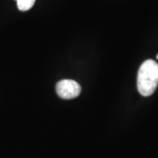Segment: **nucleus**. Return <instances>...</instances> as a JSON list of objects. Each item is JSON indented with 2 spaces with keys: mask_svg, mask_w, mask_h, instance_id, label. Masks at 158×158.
<instances>
[{
  "mask_svg": "<svg viewBox=\"0 0 158 158\" xmlns=\"http://www.w3.org/2000/svg\"><path fill=\"white\" fill-rule=\"evenodd\" d=\"M158 85V63L147 60L141 65L137 77V88L144 97L151 96Z\"/></svg>",
  "mask_w": 158,
  "mask_h": 158,
  "instance_id": "obj_1",
  "label": "nucleus"
},
{
  "mask_svg": "<svg viewBox=\"0 0 158 158\" xmlns=\"http://www.w3.org/2000/svg\"><path fill=\"white\" fill-rule=\"evenodd\" d=\"M56 93L62 99H72L81 93V86L77 82L70 79H63L56 85Z\"/></svg>",
  "mask_w": 158,
  "mask_h": 158,
  "instance_id": "obj_2",
  "label": "nucleus"
},
{
  "mask_svg": "<svg viewBox=\"0 0 158 158\" xmlns=\"http://www.w3.org/2000/svg\"><path fill=\"white\" fill-rule=\"evenodd\" d=\"M18 8L22 11L30 10L34 6L35 0H16Z\"/></svg>",
  "mask_w": 158,
  "mask_h": 158,
  "instance_id": "obj_3",
  "label": "nucleus"
},
{
  "mask_svg": "<svg viewBox=\"0 0 158 158\" xmlns=\"http://www.w3.org/2000/svg\"><path fill=\"white\" fill-rule=\"evenodd\" d=\"M156 59H158V54H157V56H156Z\"/></svg>",
  "mask_w": 158,
  "mask_h": 158,
  "instance_id": "obj_4",
  "label": "nucleus"
}]
</instances>
